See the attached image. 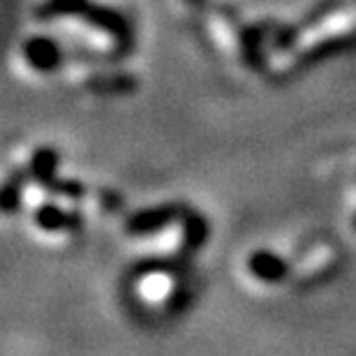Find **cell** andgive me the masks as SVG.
<instances>
[{"label": "cell", "instance_id": "277c9868", "mask_svg": "<svg viewBox=\"0 0 356 356\" xmlns=\"http://www.w3.org/2000/svg\"><path fill=\"white\" fill-rule=\"evenodd\" d=\"M248 270H250V275L257 277V280L266 284H275L287 277L289 264L273 250H254L250 257H248Z\"/></svg>", "mask_w": 356, "mask_h": 356}, {"label": "cell", "instance_id": "52a82bcc", "mask_svg": "<svg viewBox=\"0 0 356 356\" xmlns=\"http://www.w3.org/2000/svg\"><path fill=\"white\" fill-rule=\"evenodd\" d=\"M206 236H209V222L197 216V213H185L183 216V250H197L204 245Z\"/></svg>", "mask_w": 356, "mask_h": 356}, {"label": "cell", "instance_id": "9c48e42d", "mask_svg": "<svg viewBox=\"0 0 356 356\" xmlns=\"http://www.w3.org/2000/svg\"><path fill=\"white\" fill-rule=\"evenodd\" d=\"M24 174H12L3 185V195H0V206L5 213H14L21 204V195H24Z\"/></svg>", "mask_w": 356, "mask_h": 356}, {"label": "cell", "instance_id": "ba28073f", "mask_svg": "<svg viewBox=\"0 0 356 356\" xmlns=\"http://www.w3.org/2000/svg\"><path fill=\"white\" fill-rule=\"evenodd\" d=\"M88 0H47L40 7L38 14L42 19H56V17H81L86 12Z\"/></svg>", "mask_w": 356, "mask_h": 356}, {"label": "cell", "instance_id": "30bf717a", "mask_svg": "<svg viewBox=\"0 0 356 356\" xmlns=\"http://www.w3.org/2000/svg\"><path fill=\"white\" fill-rule=\"evenodd\" d=\"M190 3H195V0H190Z\"/></svg>", "mask_w": 356, "mask_h": 356}, {"label": "cell", "instance_id": "6da1fadb", "mask_svg": "<svg viewBox=\"0 0 356 356\" xmlns=\"http://www.w3.org/2000/svg\"><path fill=\"white\" fill-rule=\"evenodd\" d=\"M56 169H58V153L54 148H38L31 160V174L35 181L49 192H58V195L70 199H81L83 185L76 181H58Z\"/></svg>", "mask_w": 356, "mask_h": 356}, {"label": "cell", "instance_id": "3957f363", "mask_svg": "<svg viewBox=\"0 0 356 356\" xmlns=\"http://www.w3.org/2000/svg\"><path fill=\"white\" fill-rule=\"evenodd\" d=\"M21 56L24 60L31 65L35 72L49 74L54 70H58L65 60V54H63V47L51 38H44V35H38V38H28L21 47Z\"/></svg>", "mask_w": 356, "mask_h": 356}, {"label": "cell", "instance_id": "8992f818", "mask_svg": "<svg viewBox=\"0 0 356 356\" xmlns=\"http://www.w3.org/2000/svg\"><path fill=\"white\" fill-rule=\"evenodd\" d=\"M354 42H356V35H336V38H326L322 42H317L312 49H308V51L301 56V60H303V65H310V63H315V60L329 58L331 54H340V51H345V49L354 47Z\"/></svg>", "mask_w": 356, "mask_h": 356}, {"label": "cell", "instance_id": "5b68a950", "mask_svg": "<svg viewBox=\"0 0 356 356\" xmlns=\"http://www.w3.org/2000/svg\"><path fill=\"white\" fill-rule=\"evenodd\" d=\"M33 220L42 232H49V234L76 229L74 225L79 222V218L67 216V213L63 209H58L56 204H40L33 213Z\"/></svg>", "mask_w": 356, "mask_h": 356}, {"label": "cell", "instance_id": "7a4b0ae2", "mask_svg": "<svg viewBox=\"0 0 356 356\" xmlns=\"http://www.w3.org/2000/svg\"><path fill=\"white\" fill-rule=\"evenodd\" d=\"M185 209L178 204H165V206H155V209H144L137 211L127 218L125 229L132 236H151V234H158L162 229H167L169 225L183 220Z\"/></svg>", "mask_w": 356, "mask_h": 356}]
</instances>
